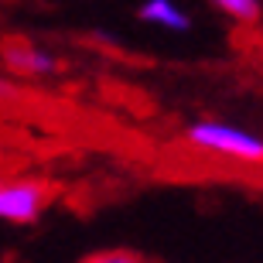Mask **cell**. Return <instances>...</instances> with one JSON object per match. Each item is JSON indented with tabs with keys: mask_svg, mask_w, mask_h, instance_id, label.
<instances>
[{
	"mask_svg": "<svg viewBox=\"0 0 263 263\" xmlns=\"http://www.w3.org/2000/svg\"><path fill=\"white\" fill-rule=\"evenodd\" d=\"M188 144L198 151L219 157H233L243 164H260L263 161V137L253 130H243L236 123H222V120H198L188 127Z\"/></svg>",
	"mask_w": 263,
	"mask_h": 263,
	"instance_id": "obj_1",
	"label": "cell"
},
{
	"mask_svg": "<svg viewBox=\"0 0 263 263\" xmlns=\"http://www.w3.org/2000/svg\"><path fill=\"white\" fill-rule=\"evenodd\" d=\"M48 205V188L41 181H24V178H14V181H0V222H34Z\"/></svg>",
	"mask_w": 263,
	"mask_h": 263,
	"instance_id": "obj_2",
	"label": "cell"
},
{
	"mask_svg": "<svg viewBox=\"0 0 263 263\" xmlns=\"http://www.w3.org/2000/svg\"><path fill=\"white\" fill-rule=\"evenodd\" d=\"M82 263H144V260H140V256H134V253H127V250H106V253L86 256Z\"/></svg>",
	"mask_w": 263,
	"mask_h": 263,
	"instance_id": "obj_6",
	"label": "cell"
},
{
	"mask_svg": "<svg viewBox=\"0 0 263 263\" xmlns=\"http://www.w3.org/2000/svg\"><path fill=\"white\" fill-rule=\"evenodd\" d=\"M137 14H140V21H144V24L175 31V34H181V31L192 28V17H188V10L181 7L178 0H144Z\"/></svg>",
	"mask_w": 263,
	"mask_h": 263,
	"instance_id": "obj_3",
	"label": "cell"
},
{
	"mask_svg": "<svg viewBox=\"0 0 263 263\" xmlns=\"http://www.w3.org/2000/svg\"><path fill=\"white\" fill-rule=\"evenodd\" d=\"M7 62L14 68H21V72H28V76H51L59 68V62L51 59L48 51L34 48V45H14V48H7Z\"/></svg>",
	"mask_w": 263,
	"mask_h": 263,
	"instance_id": "obj_4",
	"label": "cell"
},
{
	"mask_svg": "<svg viewBox=\"0 0 263 263\" xmlns=\"http://www.w3.org/2000/svg\"><path fill=\"white\" fill-rule=\"evenodd\" d=\"M209 4H212L215 10H222L226 17L243 21V24L260 17V0H209Z\"/></svg>",
	"mask_w": 263,
	"mask_h": 263,
	"instance_id": "obj_5",
	"label": "cell"
},
{
	"mask_svg": "<svg viewBox=\"0 0 263 263\" xmlns=\"http://www.w3.org/2000/svg\"><path fill=\"white\" fill-rule=\"evenodd\" d=\"M0 96H10V86L4 82V79H0Z\"/></svg>",
	"mask_w": 263,
	"mask_h": 263,
	"instance_id": "obj_7",
	"label": "cell"
}]
</instances>
